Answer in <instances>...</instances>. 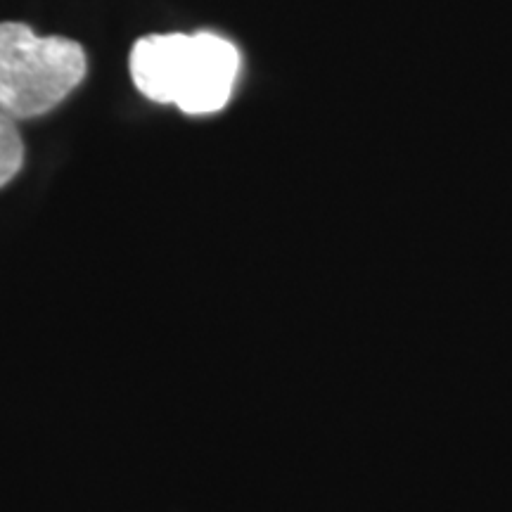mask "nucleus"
Instances as JSON below:
<instances>
[{
	"label": "nucleus",
	"instance_id": "nucleus-3",
	"mask_svg": "<svg viewBox=\"0 0 512 512\" xmlns=\"http://www.w3.org/2000/svg\"><path fill=\"white\" fill-rule=\"evenodd\" d=\"M15 121L0 107V188L19 174L24 162V145Z\"/></svg>",
	"mask_w": 512,
	"mask_h": 512
},
{
	"label": "nucleus",
	"instance_id": "nucleus-2",
	"mask_svg": "<svg viewBox=\"0 0 512 512\" xmlns=\"http://www.w3.org/2000/svg\"><path fill=\"white\" fill-rule=\"evenodd\" d=\"M86 76V53L64 36H36L27 24H0V107L15 119L41 117Z\"/></svg>",
	"mask_w": 512,
	"mask_h": 512
},
{
	"label": "nucleus",
	"instance_id": "nucleus-1",
	"mask_svg": "<svg viewBox=\"0 0 512 512\" xmlns=\"http://www.w3.org/2000/svg\"><path fill=\"white\" fill-rule=\"evenodd\" d=\"M128 64L145 98L185 114H214L230 100L240 55L216 34H152L136 41Z\"/></svg>",
	"mask_w": 512,
	"mask_h": 512
}]
</instances>
